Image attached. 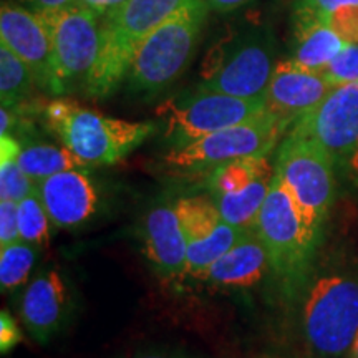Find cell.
I'll list each match as a JSON object with an SVG mask.
<instances>
[{"mask_svg":"<svg viewBox=\"0 0 358 358\" xmlns=\"http://www.w3.org/2000/svg\"><path fill=\"white\" fill-rule=\"evenodd\" d=\"M143 250L164 279L186 275L187 239L173 203L156 204L143 219Z\"/></svg>","mask_w":358,"mask_h":358,"instance_id":"obj_17","label":"cell"},{"mask_svg":"<svg viewBox=\"0 0 358 358\" xmlns=\"http://www.w3.org/2000/svg\"><path fill=\"white\" fill-rule=\"evenodd\" d=\"M19 151L15 136H0V201L20 203L35 191V182L17 163Z\"/></svg>","mask_w":358,"mask_h":358,"instance_id":"obj_24","label":"cell"},{"mask_svg":"<svg viewBox=\"0 0 358 358\" xmlns=\"http://www.w3.org/2000/svg\"><path fill=\"white\" fill-rule=\"evenodd\" d=\"M173 204L181 221L187 244L213 234L224 222L221 211L209 194L178 198Z\"/></svg>","mask_w":358,"mask_h":358,"instance_id":"obj_21","label":"cell"},{"mask_svg":"<svg viewBox=\"0 0 358 358\" xmlns=\"http://www.w3.org/2000/svg\"><path fill=\"white\" fill-rule=\"evenodd\" d=\"M254 231L266 248L271 271L287 287L306 279L322 229L307 221L277 174Z\"/></svg>","mask_w":358,"mask_h":358,"instance_id":"obj_4","label":"cell"},{"mask_svg":"<svg viewBox=\"0 0 358 358\" xmlns=\"http://www.w3.org/2000/svg\"><path fill=\"white\" fill-rule=\"evenodd\" d=\"M289 131L319 143L337 169L358 182V83L334 87Z\"/></svg>","mask_w":358,"mask_h":358,"instance_id":"obj_11","label":"cell"},{"mask_svg":"<svg viewBox=\"0 0 358 358\" xmlns=\"http://www.w3.org/2000/svg\"><path fill=\"white\" fill-rule=\"evenodd\" d=\"M24 340L22 330L17 320L10 315V312L2 310L0 313V352L2 355L10 353Z\"/></svg>","mask_w":358,"mask_h":358,"instance_id":"obj_30","label":"cell"},{"mask_svg":"<svg viewBox=\"0 0 358 358\" xmlns=\"http://www.w3.org/2000/svg\"><path fill=\"white\" fill-rule=\"evenodd\" d=\"M332 88L334 85L319 71L303 69L292 58L282 60L275 65L264 93L266 110L290 129L302 116L317 108Z\"/></svg>","mask_w":358,"mask_h":358,"instance_id":"obj_14","label":"cell"},{"mask_svg":"<svg viewBox=\"0 0 358 358\" xmlns=\"http://www.w3.org/2000/svg\"><path fill=\"white\" fill-rule=\"evenodd\" d=\"M268 155L231 161L208 174V192L224 221L241 229H254L275 176V164L271 163Z\"/></svg>","mask_w":358,"mask_h":358,"instance_id":"obj_12","label":"cell"},{"mask_svg":"<svg viewBox=\"0 0 358 358\" xmlns=\"http://www.w3.org/2000/svg\"><path fill=\"white\" fill-rule=\"evenodd\" d=\"M345 40L335 32L319 10L302 3L295 10L292 60L303 69L322 73L345 47Z\"/></svg>","mask_w":358,"mask_h":358,"instance_id":"obj_19","label":"cell"},{"mask_svg":"<svg viewBox=\"0 0 358 358\" xmlns=\"http://www.w3.org/2000/svg\"><path fill=\"white\" fill-rule=\"evenodd\" d=\"M275 65L272 35L252 30L237 35L213 57L198 87L239 98L264 96Z\"/></svg>","mask_w":358,"mask_h":358,"instance_id":"obj_10","label":"cell"},{"mask_svg":"<svg viewBox=\"0 0 358 358\" xmlns=\"http://www.w3.org/2000/svg\"><path fill=\"white\" fill-rule=\"evenodd\" d=\"M275 174L290 192L303 216L322 229L335 201V166L332 156L319 143L289 131L275 156Z\"/></svg>","mask_w":358,"mask_h":358,"instance_id":"obj_8","label":"cell"},{"mask_svg":"<svg viewBox=\"0 0 358 358\" xmlns=\"http://www.w3.org/2000/svg\"><path fill=\"white\" fill-rule=\"evenodd\" d=\"M322 15L345 43H358V6H343Z\"/></svg>","mask_w":358,"mask_h":358,"instance_id":"obj_28","label":"cell"},{"mask_svg":"<svg viewBox=\"0 0 358 358\" xmlns=\"http://www.w3.org/2000/svg\"><path fill=\"white\" fill-rule=\"evenodd\" d=\"M129 358H194V357H189L186 355V353H181V352H141V353H136V355L129 357Z\"/></svg>","mask_w":358,"mask_h":358,"instance_id":"obj_35","label":"cell"},{"mask_svg":"<svg viewBox=\"0 0 358 358\" xmlns=\"http://www.w3.org/2000/svg\"><path fill=\"white\" fill-rule=\"evenodd\" d=\"M320 13H330L343 6H358V0H303Z\"/></svg>","mask_w":358,"mask_h":358,"instance_id":"obj_33","label":"cell"},{"mask_svg":"<svg viewBox=\"0 0 358 358\" xmlns=\"http://www.w3.org/2000/svg\"><path fill=\"white\" fill-rule=\"evenodd\" d=\"M15 2L27 8H30V10L42 13V12L60 10V8L75 6L77 0H15Z\"/></svg>","mask_w":358,"mask_h":358,"instance_id":"obj_31","label":"cell"},{"mask_svg":"<svg viewBox=\"0 0 358 358\" xmlns=\"http://www.w3.org/2000/svg\"><path fill=\"white\" fill-rule=\"evenodd\" d=\"M19 141L20 151L17 156V163L34 182L50 178L57 173L69 171V169L87 168L82 159L77 158L64 145H52V143L35 141L29 138Z\"/></svg>","mask_w":358,"mask_h":358,"instance_id":"obj_20","label":"cell"},{"mask_svg":"<svg viewBox=\"0 0 358 358\" xmlns=\"http://www.w3.org/2000/svg\"><path fill=\"white\" fill-rule=\"evenodd\" d=\"M0 43L7 45L29 65L38 88L52 92V40L40 13L20 6L15 0L2 2Z\"/></svg>","mask_w":358,"mask_h":358,"instance_id":"obj_13","label":"cell"},{"mask_svg":"<svg viewBox=\"0 0 358 358\" xmlns=\"http://www.w3.org/2000/svg\"><path fill=\"white\" fill-rule=\"evenodd\" d=\"M267 271H271V264L266 248L257 232L248 229L226 254L206 268L198 280L219 289H249L259 284Z\"/></svg>","mask_w":358,"mask_h":358,"instance_id":"obj_18","label":"cell"},{"mask_svg":"<svg viewBox=\"0 0 358 358\" xmlns=\"http://www.w3.org/2000/svg\"><path fill=\"white\" fill-rule=\"evenodd\" d=\"M127 0H77L78 6L88 8L90 12H93L98 19H105L108 13H111L115 8H118L122 3Z\"/></svg>","mask_w":358,"mask_h":358,"instance_id":"obj_32","label":"cell"},{"mask_svg":"<svg viewBox=\"0 0 358 358\" xmlns=\"http://www.w3.org/2000/svg\"><path fill=\"white\" fill-rule=\"evenodd\" d=\"M17 241H20L17 203L0 201V248H6Z\"/></svg>","mask_w":358,"mask_h":358,"instance_id":"obj_29","label":"cell"},{"mask_svg":"<svg viewBox=\"0 0 358 358\" xmlns=\"http://www.w3.org/2000/svg\"><path fill=\"white\" fill-rule=\"evenodd\" d=\"M187 0H127L101 19V50L83 92L106 98L128 77L140 43Z\"/></svg>","mask_w":358,"mask_h":358,"instance_id":"obj_3","label":"cell"},{"mask_svg":"<svg viewBox=\"0 0 358 358\" xmlns=\"http://www.w3.org/2000/svg\"><path fill=\"white\" fill-rule=\"evenodd\" d=\"M55 229H75L92 221L100 208V191L87 168L69 169L35 182Z\"/></svg>","mask_w":358,"mask_h":358,"instance_id":"obj_16","label":"cell"},{"mask_svg":"<svg viewBox=\"0 0 358 358\" xmlns=\"http://www.w3.org/2000/svg\"><path fill=\"white\" fill-rule=\"evenodd\" d=\"M358 334V279L343 272L317 277L302 303V335L320 358L347 357Z\"/></svg>","mask_w":358,"mask_h":358,"instance_id":"obj_6","label":"cell"},{"mask_svg":"<svg viewBox=\"0 0 358 358\" xmlns=\"http://www.w3.org/2000/svg\"><path fill=\"white\" fill-rule=\"evenodd\" d=\"M248 229L232 226L224 221L213 234L187 244L186 275L198 279L209 266H213L222 254H226Z\"/></svg>","mask_w":358,"mask_h":358,"instance_id":"obj_22","label":"cell"},{"mask_svg":"<svg viewBox=\"0 0 358 358\" xmlns=\"http://www.w3.org/2000/svg\"><path fill=\"white\" fill-rule=\"evenodd\" d=\"M37 256V245L22 239L6 248H0V287L3 294L13 292L27 285Z\"/></svg>","mask_w":358,"mask_h":358,"instance_id":"obj_25","label":"cell"},{"mask_svg":"<svg viewBox=\"0 0 358 358\" xmlns=\"http://www.w3.org/2000/svg\"><path fill=\"white\" fill-rule=\"evenodd\" d=\"M208 10L204 0H187L143 40L128 71V87L133 93L156 95L185 73L198 47Z\"/></svg>","mask_w":358,"mask_h":358,"instance_id":"obj_2","label":"cell"},{"mask_svg":"<svg viewBox=\"0 0 358 358\" xmlns=\"http://www.w3.org/2000/svg\"><path fill=\"white\" fill-rule=\"evenodd\" d=\"M211 10L216 12H232L237 10L239 7L245 6V3L252 2V0H204Z\"/></svg>","mask_w":358,"mask_h":358,"instance_id":"obj_34","label":"cell"},{"mask_svg":"<svg viewBox=\"0 0 358 358\" xmlns=\"http://www.w3.org/2000/svg\"><path fill=\"white\" fill-rule=\"evenodd\" d=\"M266 111L264 96L239 98L194 88L164 100L156 110L169 146H182Z\"/></svg>","mask_w":358,"mask_h":358,"instance_id":"obj_7","label":"cell"},{"mask_svg":"<svg viewBox=\"0 0 358 358\" xmlns=\"http://www.w3.org/2000/svg\"><path fill=\"white\" fill-rule=\"evenodd\" d=\"M17 213H19V231L22 241L37 245V248L50 241L53 224L48 217L47 209L38 198L37 191H34L32 194L17 203Z\"/></svg>","mask_w":358,"mask_h":358,"instance_id":"obj_26","label":"cell"},{"mask_svg":"<svg viewBox=\"0 0 358 358\" xmlns=\"http://www.w3.org/2000/svg\"><path fill=\"white\" fill-rule=\"evenodd\" d=\"M35 78L29 65L7 45L0 43V101L2 106H19L30 95Z\"/></svg>","mask_w":358,"mask_h":358,"instance_id":"obj_23","label":"cell"},{"mask_svg":"<svg viewBox=\"0 0 358 358\" xmlns=\"http://www.w3.org/2000/svg\"><path fill=\"white\" fill-rule=\"evenodd\" d=\"M52 40V95L85 88L101 50V20L78 3L40 13Z\"/></svg>","mask_w":358,"mask_h":358,"instance_id":"obj_9","label":"cell"},{"mask_svg":"<svg viewBox=\"0 0 358 358\" xmlns=\"http://www.w3.org/2000/svg\"><path fill=\"white\" fill-rule=\"evenodd\" d=\"M347 358H358V334H357L355 340H353L350 350H348V353H347Z\"/></svg>","mask_w":358,"mask_h":358,"instance_id":"obj_36","label":"cell"},{"mask_svg":"<svg viewBox=\"0 0 358 358\" xmlns=\"http://www.w3.org/2000/svg\"><path fill=\"white\" fill-rule=\"evenodd\" d=\"M289 128L268 111L248 122L219 129L187 145L169 148L163 166L176 178H208V174L231 161L271 153Z\"/></svg>","mask_w":358,"mask_h":358,"instance_id":"obj_5","label":"cell"},{"mask_svg":"<svg viewBox=\"0 0 358 358\" xmlns=\"http://www.w3.org/2000/svg\"><path fill=\"white\" fill-rule=\"evenodd\" d=\"M71 297L64 275L43 268L27 282L19 301V317L29 334L42 345L52 342L69 320Z\"/></svg>","mask_w":358,"mask_h":358,"instance_id":"obj_15","label":"cell"},{"mask_svg":"<svg viewBox=\"0 0 358 358\" xmlns=\"http://www.w3.org/2000/svg\"><path fill=\"white\" fill-rule=\"evenodd\" d=\"M43 123L85 166L120 163L156 131L150 122H128L58 96L43 106Z\"/></svg>","mask_w":358,"mask_h":358,"instance_id":"obj_1","label":"cell"},{"mask_svg":"<svg viewBox=\"0 0 358 358\" xmlns=\"http://www.w3.org/2000/svg\"><path fill=\"white\" fill-rule=\"evenodd\" d=\"M322 75L334 87L358 83V43H347Z\"/></svg>","mask_w":358,"mask_h":358,"instance_id":"obj_27","label":"cell"}]
</instances>
